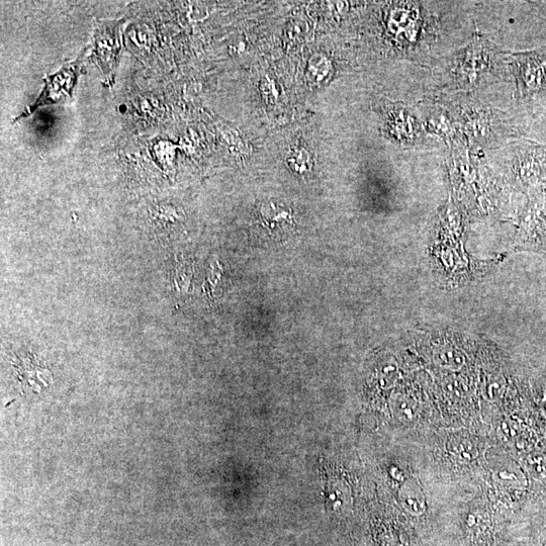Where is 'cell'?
I'll use <instances>...</instances> for the list:
<instances>
[{
    "mask_svg": "<svg viewBox=\"0 0 546 546\" xmlns=\"http://www.w3.org/2000/svg\"><path fill=\"white\" fill-rule=\"evenodd\" d=\"M262 215L264 221L269 225L271 228H275L277 225L282 224V222H291V213L290 211L281 210L280 208H277L275 205L270 204L269 206L265 207V209L262 210Z\"/></svg>",
    "mask_w": 546,
    "mask_h": 546,
    "instance_id": "cell-1",
    "label": "cell"
}]
</instances>
